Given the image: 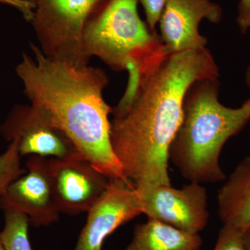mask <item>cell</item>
Instances as JSON below:
<instances>
[{
    "instance_id": "2",
    "label": "cell",
    "mask_w": 250,
    "mask_h": 250,
    "mask_svg": "<svg viewBox=\"0 0 250 250\" xmlns=\"http://www.w3.org/2000/svg\"><path fill=\"white\" fill-rule=\"evenodd\" d=\"M30 46L34 59L23 54L16 72L31 106L66 135L97 170L109 179L130 182L111 146L112 108L103 98L106 72L52 60L37 45Z\"/></svg>"
},
{
    "instance_id": "4",
    "label": "cell",
    "mask_w": 250,
    "mask_h": 250,
    "mask_svg": "<svg viewBox=\"0 0 250 250\" xmlns=\"http://www.w3.org/2000/svg\"><path fill=\"white\" fill-rule=\"evenodd\" d=\"M138 0H104L85 24V53L116 72L147 71L170 54L160 35L140 17Z\"/></svg>"
},
{
    "instance_id": "19",
    "label": "cell",
    "mask_w": 250,
    "mask_h": 250,
    "mask_svg": "<svg viewBox=\"0 0 250 250\" xmlns=\"http://www.w3.org/2000/svg\"><path fill=\"white\" fill-rule=\"evenodd\" d=\"M236 22L242 34H246L250 29V0H240Z\"/></svg>"
},
{
    "instance_id": "20",
    "label": "cell",
    "mask_w": 250,
    "mask_h": 250,
    "mask_svg": "<svg viewBox=\"0 0 250 250\" xmlns=\"http://www.w3.org/2000/svg\"><path fill=\"white\" fill-rule=\"evenodd\" d=\"M244 241L247 250H250V229L244 231Z\"/></svg>"
},
{
    "instance_id": "11",
    "label": "cell",
    "mask_w": 250,
    "mask_h": 250,
    "mask_svg": "<svg viewBox=\"0 0 250 250\" xmlns=\"http://www.w3.org/2000/svg\"><path fill=\"white\" fill-rule=\"evenodd\" d=\"M222 18L221 6L211 0H168L159 22L161 40L170 54L205 48L200 22L206 19L217 24Z\"/></svg>"
},
{
    "instance_id": "10",
    "label": "cell",
    "mask_w": 250,
    "mask_h": 250,
    "mask_svg": "<svg viewBox=\"0 0 250 250\" xmlns=\"http://www.w3.org/2000/svg\"><path fill=\"white\" fill-rule=\"evenodd\" d=\"M141 213L132 184L111 179L106 192L88 210L74 250H102L109 235Z\"/></svg>"
},
{
    "instance_id": "13",
    "label": "cell",
    "mask_w": 250,
    "mask_h": 250,
    "mask_svg": "<svg viewBox=\"0 0 250 250\" xmlns=\"http://www.w3.org/2000/svg\"><path fill=\"white\" fill-rule=\"evenodd\" d=\"M199 233L188 232L153 219L135 227L131 243L125 250H200Z\"/></svg>"
},
{
    "instance_id": "17",
    "label": "cell",
    "mask_w": 250,
    "mask_h": 250,
    "mask_svg": "<svg viewBox=\"0 0 250 250\" xmlns=\"http://www.w3.org/2000/svg\"><path fill=\"white\" fill-rule=\"evenodd\" d=\"M146 13L147 24L153 31L159 23L161 14L168 0H138Z\"/></svg>"
},
{
    "instance_id": "8",
    "label": "cell",
    "mask_w": 250,
    "mask_h": 250,
    "mask_svg": "<svg viewBox=\"0 0 250 250\" xmlns=\"http://www.w3.org/2000/svg\"><path fill=\"white\" fill-rule=\"evenodd\" d=\"M27 171L8 186L0 195V208L27 215L35 227H47L58 221L47 158L31 156Z\"/></svg>"
},
{
    "instance_id": "15",
    "label": "cell",
    "mask_w": 250,
    "mask_h": 250,
    "mask_svg": "<svg viewBox=\"0 0 250 250\" xmlns=\"http://www.w3.org/2000/svg\"><path fill=\"white\" fill-rule=\"evenodd\" d=\"M21 158L17 144L14 141L0 154V195L11 182L27 172L21 166Z\"/></svg>"
},
{
    "instance_id": "9",
    "label": "cell",
    "mask_w": 250,
    "mask_h": 250,
    "mask_svg": "<svg viewBox=\"0 0 250 250\" xmlns=\"http://www.w3.org/2000/svg\"><path fill=\"white\" fill-rule=\"evenodd\" d=\"M0 133L9 143H16L21 156L62 159L79 153L66 135L31 105L15 106Z\"/></svg>"
},
{
    "instance_id": "1",
    "label": "cell",
    "mask_w": 250,
    "mask_h": 250,
    "mask_svg": "<svg viewBox=\"0 0 250 250\" xmlns=\"http://www.w3.org/2000/svg\"><path fill=\"white\" fill-rule=\"evenodd\" d=\"M129 77L126 93L112 108L113 152L133 187L170 185L169 148L182 122L184 96L197 81L218 79V65L205 47L169 54Z\"/></svg>"
},
{
    "instance_id": "7",
    "label": "cell",
    "mask_w": 250,
    "mask_h": 250,
    "mask_svg": "<svg viewBox=\"0 0 250 250\" xmlns=\"http://www.w3.org/2000/svg\"><path fill=\"white\" fill-rule=\"evenodd\" d=\"M47 166L60 213L88 212L106 192L111 180L79 153L62 159H47Z\"/></svg>"
},
{
    "instance_id": "3",
    "label": "cell",
    "mask_w": 250,
    "mask_h": 250,
    "mask_svg": "<svg viewBox=\"0 0 250 250\" xmlns=\"http://www.w3.org/2000/svg\"><path fill=\"white\" fill-rule=\"evenodd\" d=\"M218 79L192 83L184 96L183 115L170 148L169 159L182 177L195 183L225 180L219 158L225 143L250 121V98L239 108L219 101Z\"/></svg>"
},
{
    "instance_id": "16",
    "label": "cell",
    "mask_w": 250,
    "mask_h": 250,
    "mask_svg": "<svg viewBox=\"0 0 250 250\" xmlns=\"http://www.w3.org/2000/svg\"><path fill=\"white\" fill-rule=\"evenodd\" d=\"M213 250H248L245 244L244 231L223 225Z\"/></svg>"
},
{
    "instance_id": "18",
    "label": "cell",
    "mask_w": 250,
    "mask_h": 250,
    "mask_svg": "<svg viewBox=\"0 0 250 250\" xmlns=\"http://www.w3.org/2000/svg\"><path fill=\"white\" fill-rule=\"evenodd\" d=\"M0 4L8 5L17 9L26 21L31 22L36 4L30 0H0Z\"/></svg>"
},
{
    "instance_id": "5",
    "label": "cell",
    "mask_w": 250,
    "mask_h": 250,
    "mask_svg": "<svg viewBox=\"0 0 250 250\" xmlns=\"http://www.w3.org/2000/svg\"><path fill=\"white\" fill-rule=\"evenodd\" d=\"M104 0H36L31 22L40 48L52 60L75 66L88 65L83 34L85 24Z\"/></svg>"
},
{
    "instance_id": "12",
    "label": "cell",
    "mask_w": 250,
    "mask_h": 250,
    "mask_svg": "<svg viewBox=\"0 0 250 250\" xmlns=\"http://www.w3.org/2000/svg\"><path fill=\"white\" fill-rule=\"evenodd\" d=\"M218 215L223 225L250 229V156L236 166L218 192Z\"/></svg>"
},
{
    "instance_id": "6",
    "label": "cell",
    "mask_w": 250,
    "mask_h": 250,
    "mask_svg": "<svg viewBox=\"0 0 250 250\" xmlns=\"http://www.w3.org/2000/svg\"><path fill=\"white\" fill-rule=\"evenodd\" d=\"M142 213L188 232L199 233L208 223L207 192L200 184L190 182L177 189L165 184L134 187Z\"/></svg>"
},
{
    "instance_id": "22",
    "label": "cell",
    "mask_w": 250,
    "mask_h": 250,
    "mask_svg": "<svg viewBox=\"0 0 250 250\" xmlns=\"http://www.w3.org/2000/svg\"><path fill=\"white\" fill-rule=\"evenodd\" d=\"M0 250H6L5 249L4 245H3L2 241H1V237H0Z\"/></svg>"
},
{
    "instance_id": "21",
    "label": "cell",
    "mask_w": 250,
    "mask_h": 250,
    "mask_svg": "<svg viewBox=\"0 0 250 250\" xmlns=\"http://www.w3.org/2000/svg\"><path fill=\"white\" fill-rule=\"evenodd\" d=\"M246 78L247 84H248L250 88V65L248 67V70H247Z\"/></svg>"
},
{
    "instance_id": "14",
    "label": "cell",
    "mask_w": 250,
    "mask_h": 250,
    "mask_svg": "<svg viewBox=\"0 0 250 250\" xmlns=\"http://www.w3.org/2000/svg\"><path fill=\"white\" fill-rule=\"evenodd\" d=\"M4 226L0 233L1 241L6 250H33L29 241V219L19 212L6 210Z\"/></svg>"
},
{
    "instance_id": "23",
    "label": "cell",
    "mask_w": 250,
    "mask_h": 250,
    "mask_svg": "<svg viewBox=\"0 0 250 250\" xmlns=\"http://www.w3.org/2000/svg\"><path fill=\"white\" fill-rule=\"evenodd\" d=\"M30 1H33V2H34V4H35V2H36V0H30Z\"/></svg>"
}]
</instances>
